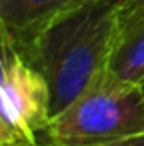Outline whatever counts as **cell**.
<instances>
[{
  "mask_svg": "<svg viewBox=\"0 0 144 146\" xmlns=\"http://www.w3.org/2000/svg\"><path fill=\"white\" fill-rule=\"evenodd\" d=\"M83 0H0V24L28 56L41 35ZM28 59V57H26Z\"/></svg>",
  "mask_w": 144,
  "mask_h": 146,
  "instance_id": "4",
  "label": "cell"
},
{
  "mask_svg": "<svg viewBox=\"0 0 144 146\" xmlns=\"http://www.w3.org/2000/svg\"><path fill=\"white\" fill-rule=\"evenodd\" d=\"M116 41L118 0H83L37 39L26 57L48 87L52 118L107 72Z\"/></svg>",
  "mask_w": 144,
  "mask_h": 146,
  "instance_id": "1",
  "label": "cell"
},
{
  "mask_svg": "<svg viewBox=\"0 0 144 146\" xmlns=\"http://www.w3.org/2000/svg\"><path fill=\"white\" fill-rule=\"evenodd\" d=\"M107 72L126 83L141 85L144 82V28L118 37Z\"/></svg>",
  "mask_w": 144,
  "mask_h": 146,
  "instance_id": "5",
  "label": "cell"
},
{
  "mask_svg": "<svg viewBox=\"0 0 144 146\" xmlns=\"http://www.w3.org/2000/svg\"><path fill=\"white\" fill-rule=\"evenodd\" d=\"M100 146H144V133L127 137V139H122V141H115V143H109V144H100Z\"/></svg>",
  "mask_w": 144,
  "mask_h": 146,
  "instance_id": "7",
  "label": "cell"
},
{
  "mask_svg": "<svg viewBox=\"0 0 144 146\" xmlns=\"http://www.w3.org/2000/svg\"><path fill=\"white\" fill-rule=\"evenodd\" d=\"M0 146H22L2 120H0Z\"/></svg>",
  "mask_w": 144,
  "mask_h": 146,
  "instance_id": "6",
  "label": "cell"
},
{
  "mask_svg": "<svg viewBox=\"0 0 144 146\" xmlns=\"http://www.w3.org/2000/svg\"><path fill=\"white\" fill-rule=\"evenodd\" d=\"M50 94L43 76L0 24V120L22 146H41L50 124Z\"/></svg>",
  "mask_w": 144,
  "mask_h": 146,
  "instance_id": "3",
  "label": "cell"
},
{
  "mask_svg": "<svg viewBox=\"0 0 144 146\" xmlns=\"http://www.w3.org/2000/svg\"><path fill=\"white\" fill-rule=\"evenodd\" d=\"M126 2H131V0H118V4H126Z\"/></svg>",
  "mask_w": 144,
  "mask_h": 146,
  "instance_id": "8",
  "label": "cell"
},
{
  "mask_svg": "<svg viewBox=\"0 0 144 146\" xmlns=\"http://www.w3.org/2000/svg\"><path fill=\"white\" fill-rule=\"evenodd\" d=\"M141 89H142V94H144V82L141 83Z\"/></svg>",
  "mask_w": 144,
  "mask_h": 146,
  "instance_id": "9",
  "label": "cell"
},
{
  "mask_svg": "<svg viewBox=\"0 0 144 146\" xmlns=\"http://www.w3.org/2000/svg\"><path fill=\"white\" fill-rule=\"evenodd\" d=\"M144 133L141 85L102 74L78 100L54 117L44 146H100Z\"/></svg>",
  "mask_w": 144,
  "mask_h": 146,
  "instance_id": "2",
  "label": "cell"
}]
</instances>
